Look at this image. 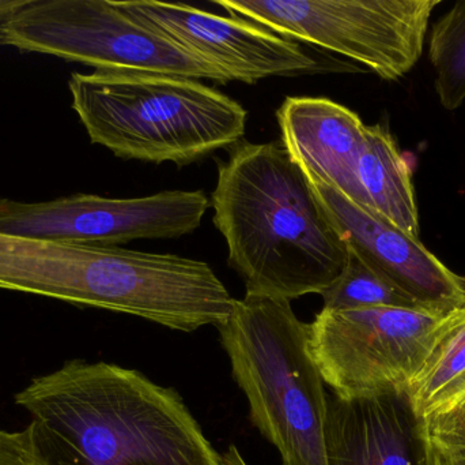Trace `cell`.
I'll list each match as a JSON object with an SVG mask.
<instances>
[{
  "instance_id": "6da1fadb",
  "label": "cell",
  "mask_w": 465,
  "mask_h": 465,
  "mask_svg": "<svg viewBox=\"0 0 465 465\" xmlns=\"http://www.w3.org/2000/svg\"><path fill=\"white\" fill-rule=\"evenodd\" d=\"M14 401L45 465H220L179 392L134 369L68 360Z\"/></svg>"
},
{
  "instance_id": "7a4b0ae2",
  "label": "cell",
  "mask_w": 465,
  "mask_h": 465,
  "mask_svg": "<svg viewBox=\"0 0 465 465\" xmlns=\"http://www.w3.org/2000/svg\"><path fill=\"white\" fill-rule=\"evenodd\" d=\"M214 224L249 297L292 300L335 283L349 248L283 145L240 141L218 164Z\"/></svg>"
},
{
  "instance_id": "3957f363",
  "label": "cell",
  "mask_w": 465,
  "mask_h": 465,
  "mask_svg": "<svg viewBox=\"0 0 465 465\" xmlns=\"http://www.w3.org/2000/svg\"><path fill=\"white\" fill-rule=\"evenodd\" d=\"M68 89L92 144L124 160L188 166L245 136L246 109L198 79L93 71L71 74Z\"/></svg>"
},
{
  "instance_id": "277c9868",
  "label": "cell",
  "mask_w": 465,
  "mask_h": 465,
  "mask_svg": "<svg viewBox=\"0 0 465 465\" xmlns=\"http://www.w3.org/2000/svg\"><path fill=\"white\" fill-rule=\"evenodd\" d=\"M217 329L252 425L282 465H328L324 381L309 349V324L292 302L245 295Z\"/></svg>"
},
{
  "instance_id": "5b68a950",
  "label": "cell",
  "mask_w": 465,
  "mask_h": 465,
  "mask_svg": "<svg viewBox=\"0 0 465 465\" xmlns=\"http://www.w3.org/2000/svg\"><path fill=\"white\" fill-rule=\"evenodd\" d=\"M0 44L82 63L94 71L232 82L217 66L144 26L114 0H26L0 19Z\"/></svg>"
},
{
  "instance_id": "8992f818",
  "label": "cell",
  "mask_w": 465,
  "mask_h": 465,
  "mask_svg": "<svg viewBox=\"0 0 465 465\" xmlns=\"http://www.w3.org/2000/svg\"><path fill=\"white\" fill-rule=\"evenodd\" d=\"M232 16L350 57L396 81L422 56L440 0H214Z\"/></svg>"
},
{
  "instance_id": "52a82bcc",
  "label": "cell",
  "mask_w": 465,
  "mask_h": 465,
  "mask_svg": "<svg viewBox=\"0 0 465 465\" xmlns=\"http://www.w3.org/2000/svg\"><path fill=\"white\" fill-rule=\"evenodd\" d=\"M450 313L387 306L322 310L309 324V349L339 398L403 389L425 365Z\"/></svg>"
},
{
  "instance_id": "ba28073f",
  "label": "cell",
  "mask_w": 465,
  "mask_h": 465,
  "mask_svg": "<svg viewBox=\"0 0 465 465\" xmlns=\"http://www.w3.org/2000/svg\"><path fill=\"white\" fill-rule=\"evenodd\" d=\"M209 207V197L202 190L163 191L139 198L75 194L37 204L0 197V234L119 248L133 240L193 234Z\"/></svg>"
},
{
  "instance_id": "9c48e42d",
  "label": "cell",
  "mask_w": 465,
  "mask_h": 465,
  "mask_svg": "<svg viewBox=\"0 0 465 465\" xmlns=\"http://www.w3.org/2000/svg\"><path fill=\"white\" fill-rule=\"evenodd\" d=\"M144 26L217 66L232 81L253 85L270 76L320 71L294 41L240 16H221L180 3L116 2Z\"/></svg>"
},
{
  "instance_id": "30bf717a",
  "label": "cell",
  "mask_w": 465,
  "mask_h": 465,
  "mask_svg": "<svg viewBox=\"0 0 465 465\" xmlns=\"http://www.w3.org/2000/svg\"><path fill=\"white\" fill-rule=\"evenodd\" d=\"M314 197L347 248L423 310L448 314L465 302V278L440 261L420 238L347 198L305 171Z\"/></svg>"
},
{
  "instance_id": "8fae6325",
  "label": "cell",
  "mask_w": 465,
  "mask_h": 465,
  "mask_svg": "<svg viewBox=\"0 0 465 465\" xmlns=\"http://www.w3.org/2000/svg\"><path fill=\"white\" fill-rule=\"evenodd\" d=\"M328 465H436L409 388L328 400Z\"/></svg>"
},
{
  "instance_id": "7c38bea8",
  "label": "cell",
  "mask_w": 465,
  "mask_h": 465,
  "mask_svg": "<svg viewBox=\"0 0 465 465\" xmlns=\"http://www.w3.org/2000/svg\"><path fill=\"white\" fill-rule=\"evenodd\" d=\"M282 145L292 161L366 207L358 180L366 125L351 109L325 97H287L276 111Z\"/></svg>"
},
{
  "instance_id": "4fadbf2b",
  "label": "cell",
  "mask_w": 465,
  "mask_h": 465,
  "mask_svg": "<svg viewBox=\"0 0 465 465\" xmlns=\"http://www.w3.org/2000/svg\"><path fill=\"white\" fill-rule=\"evenodd\" d=\"M358 180L366 207L412 237L420 238V212L411 169L387 127L366 126Z\"/></svg>"
},
{
  "instance_id": "5bb4252c",
  "label": "cell",
  "mask_w": 465,
  "mask_h": 465,
  "mask_svg": "<svg viewBox=\"0 0 465 465\" xmlns=\"http://www.w3.org/2000/svg\"><path fill=\"white\" fill-rule=\"evenodd\" d=\"M409 392L423 420L464 400L465 302L450 313Z\"/></svg>"
},
{
  "instance_id": "9a60e30c",
  "label": "cell",
  "mask_w": 465,
  "mask_h": 465,
  "mask_svg": "<svg viewBox=\"0 0 465 465\" xmlns=\"http://www.w3.org/2000/svg\"><path fill=\"white\" fill-rule=\"evenodd\" d=\"M429 59L440 103L448 111L460 108L465 101V0L437 19L429 37Z\"/></svg>"
},
{
  "instance_id": "2e32d148",
  "label": "cell",
  "mask_w": 465,
  "mask_h": 465,
  "mask_svg": "<svg viewBox=\"0 0 465 465\" xmlns=\"http://www.w3.org/2000/svg\"><path fill=\"white\" fill-rule=\"evenodd\" d=\"M322 297L324 299L322 310L327 311L357 310L379 306L423 310L377 275L350 248L343 273L322 292Z\"/></svg>"
},
{
  "instance_id": "e0dca14e",
  "label": "cell",
  "mask_w": 465,
  "mask_h": 465,
  "mask_svg": "<svg viewBox=\"0 0 465 465\" xmlns=\"http://www.w3.org/2000/svg\"><path fill=\"white\" fill-rule=\"evenodd\" d=\"M425 420L434 448H465V399Z\"/></svg>"
},
{
  "instance_id": "ac0fdd59",
  "label": "cell",
  "mask_w": 465,
  "mask_h": 465,
  "mask_svg": "<svg viewBox=\"0 0 465 465\" xmlns=\"http://www.w3.org/2000/svg\"><path fill=\"white\" fill-rule=\"evenodd\" d=\"M0 465H45L32 423L22 430H0Z\"/></svg>"
},
{
  "instance_id": "d6986e66",
  "label": "cell",
  "mask_w": 465,
  "mask_h": 465,
  "mask_svg": "<svg viewBox=\"0 0 465 465\" xmlns=\"http://www.w3.org/2000/svg\"><path fill=\"white\" fill-rule=\"evenodd\" d=\"M434 448V447H433ZM436 465H465V448H434Z\"/></svg>"
},
{
  "instance_id": "ffe728a7",
  "label": "cell",
  "mask_w": 465,
  "mask_h": 465,
  "mask_svg": "<svg viewBox=\"0 0 465 465\" xmlns=\"http://www.w3.org/2000/svg\"><path fill=\"white\" fill-rule=\"evenodd\" d=\"M220 465H249L235 445H229L225 452L220 453Z\"/></svg>"
},
{
  "instance_id": "44dd1931",
  "label": "cell",
  "mask_w": 465,
  "mask_h": 465,
  "mask_svg": "<svg viewBox=\"0 0 465 465\" xmlns=\"http://www.w3.org/2000/svg\"><path fill=\"white\" fill-rule=\"evenodd\" d=\"M26 0H0V19L5 18L11 13L21 7Z\"/></svg>"
}]
</instances>
